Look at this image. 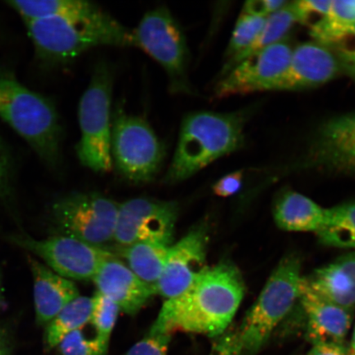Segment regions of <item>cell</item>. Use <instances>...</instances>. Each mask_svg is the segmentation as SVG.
I'll list each match as a JSON object with an SVG mask.
<instances>
[{"label":"cell","mask_w":355,"mask_h":355,"mask_svg":"<svg viewBox=\"0 0 355 355\" xmlns=\"http://www.w3.org/2000/svg\"><path fill=\"white\" fill-rule=\"evenodd\" d=\"M244 292L242 275L234 264L207 266L187 290L166 300L148 334L183 331L219 337L233 321Z\"/></svg>","instance_id":"obj_1"},{"label":"cell","mask_w":355,"mask_h":355,"mask_svg":"<svg viewBox=\"0 0 355 355\" xmlns=\"http://www.w3.org/2000/svg\"><path fill=\"white\" fill-rule=\"evenodd\" d=\"M26 24L39 59L48 64L68 63L95 47L135 46L132 32L99 6Z\"/></svg>","instance_id":"obj_2"},{"label":"cell","mask_w":355,"mask_h":355,"mask_svg":"<svg viewBox=\"0 0 355 355\" xmlns=\"http://www.w3.org/2000/svg\"><path fill=\"white\" fill-rule=\"evenodd\" d=\"M250 111L215 113L198 111L185 115L167 183L184 181L243 145L244 125Z\"/></svg>","instance_id":"obj_3"},{"label":"cell","mask_w":355,"mask_h":355,"mask_svg":"<svg viewBox=\"0 0 355 355\" xmlns=\"http://www.w3.org/2000/svg\"><path fill=\"white\" fill-rule=\"evenodd\" d=\"M0 117L50 165L60 158L62 128L55 105L0 71Z\"/></svg>","instance_id":"obj_4"},{"label":"cell","mask_w":355,"mask_h":355,"mask_svg":"<svg viewBox=\"0 0 355 355\" xmlns=\"http://www.w3.org/2000/svg\"><path fill=\"white\" fill-rule=\"evenodd\" d=\"M298 257L281 261L238 330L243 353L254 355L263 347L299 300L302 279Z\"/></svg>","instance_id":"obj_5"},{"label":"cell","mask_w":355,"mask_h":355,"mask_svg":"<svg viewBox=\"0 0 355 355\" xmlns=\"http://www.w3.org/2000/svg\"><path fill=\"white\" fill-rule=\"evenodd\" d=\"M113 73L105 63L96 66L90 84L79 103L81 139L77 145L79 161L90 170L106 173L112 170L111 155V97Z\"/></svg>","instance_id":"obj_6"},{"label":"cell","mask_w":355,"mask_h":355,"mask_svg":"<svg viewBox=\"0 0 355 355\" xmlns=\"http://www.w3.org/2000/svg\"><path fill=\"white\" fill-rule=\"evenodd\" d=\"M132 35L135 46L141 49L166 71L172 94H193L187 41L179 22L166 7L146 12Z\"/></svg>","instance_id":"obj_7"},{"label":"cell","mask_w":355,"mask_h":355,"mask_svg":"<svg viewBox=\"0 0 355 355\" xmlns=\"http://www.w3.org/2000/svg\"><path fill=\"white\" fill-rule=\"evenodd\" d=\"M111 155L125 179L146 183L161 170L166 148L146 119L118 110L112 123Z\"/></svg>","instance_id":"obj_8"},{"label":"cell","mask_w":355,"mask_h":355,"mask_svg":"<svg viewBox=\"0 0 355 355\" xmlns=\"http://www.w3.org/2000/svg\"><path fill=\"white\" fill-rule=\"evenodd\" d=\"M119 204L98 193H78L52 207L53 221L64 235L105 248L114 241Z\"/></svg>","instance_id":"obj_9"},{"label":"cell","mask_w":355,"mask_h":355,"mask_svg":"<svg viewBox=\"0 0 355 355\" xmlns=\"http://www.w3.org/2000/svg\"><path fill=\"white\" fill-rule=\"evenodd\" d=\"M12 242L41 257L48 268L70 281H92L104 261L114 255L105 248L64 234L42 241L15 235Z\"/></svg>","instance_id":"obj_10"},{"label":"cell","mask_w":355,"mask_h":355,"mask_svg":"<svg viewBox=\"0 0 355 355\" xmlns=\"http://www.w3.org/2000/svg\"><path fill=\"white\" fill-rule=\"evenodd\" d=\"M178 218L175 202L133 198L119 204L114 241L119 247L144 241L173 244Z\"/></svg>","instance_id":"obj_11"},{"label":"cell","mask_w":355,"mask_h":355,"mask_svg":"<svg viewBox=\"0 0 355 355\" xmlns=\"http://www.w3.org/2000/svg\"><path fill=\"white\" fill-rule=\"evenodd\" d=\"M292 52L291 44L283 40L239 62L216 84V98L276 91L290 64Z\"/></svg>","instance_id":"obj_12"},{"label":"cell","mask_w":355,"mask_h":355,"mask_svg":"<svg viewBox=\"0 0 355 355\" xmlns=\"http://www.w3.org/2000/svg\"><path fill=\"white\" fill-rule=\"evenodd\" d=\"M298 166L355 175V112L323 122Z\"/></svg>","instance_id":"obj_13"},{"label":"cell","mask_w":355,"mask_h":355,"mask_svg":"<svg viewBox=\"0 0 355 355\" xmlns=\"http://www.w3.org/2000/svg\"><path fill=\"white\" fill-rule=\"evenodd\" d=\"M208 241L207 230L198 226L179 242L172 244L165 266L157 284V294L166 300L179 296L192 285L206 265Z\"/></svg>","instance_id":"obj_14"},{"label":"cell","mask_w":355,"mask_h":355,"mask_svg":"<svg viewBox=\"0 0 355 355\" xmlns=\"http://www.w3.org/2000/svg\"><path fill=\"white\" fill-rule=\"evenodd\" d=\"M298 301L307 318L306 337L311 343L344 344L352 325L355 308L344 307L323 298L302 279Z\"/></svg>","instance_id":"obj_15"},{"label":"cell","mask_w":355,"mask_h":355,"mask_svg":"<svg viewBox=\"0 0 355 355\" xmlns=\"http://www.w3.org/2000/svg\"><path fill=\"white\" fill-rule=\"evenodd\" d=\"M341 73L338 60L329 47L317 42L293 49L290 64L276 91H300L323 85Z\"/></svg>","instance_id":"obj_16"},{"label":"cell","mask_w":355,"mask_h":355,"mask_svg":"<svg viewBox=\"0 0 355 355\" xmlns=\"http://www.w3.org/2000/svg\"><path fill=\"white\" fill-rule=\"evenodd\" d=\"M92 281L97 291L130 316H135L153 296L157 295L155 287L141 281L115 254L104 261Z\"/></svg>","instance_id":"obj_17"},{"label":"cell","mask_w":355,"mask_h":355,"mask_svg":"<svg viewBox=\"0 0 355 355\" xmlns=\"http://www.w3.org/2000/svg\"><path fill=\"white\" fill-rule=\"evenodd\" d=\"M29 265L34 282L35 320L38 325L46 326L66 305L78 298V288L72 281L33 257Z\"/></svg>","instance_id":"obj_18"},{"label":"cell","mask_w":355,"mask_h":355,"mask_svg":"<svg viewBox=\"0 0 355 355\" xmlns=\"http://www.w3.org/2000/svg\"><path fill=\"white\" fill-rule=\"evenodd\" d=\"M302 281L323 298L355 308V251L315 270Z\"/></svg>","instance_id":"obj_19"},{"label":"cell","mask_w":355,"mask_h":355,"mask_svg":"<svg viewBox=\"0 0 355 355\" xmlns=\"http://www.w3.org/2000/svg\"><path fill=\"white\" fill-rule=\"evenodd\" d=\"M326 211L312 199L288 190L277 198L273 216L278 227L286 232L316 234L325 221Z\"/></svg>","instance_id":"obj_20"},{"label":"cell","mask_w":355,"mask_h":355,"mask_svg":"<svg viewBox=\"0 0 355 355\" xmlns=\"http://www.w3.org/2000/svg\"><path fill=\"white\" fill-rule=\"evenodd\" d=\"M172 244L157 241H144L119 247V255L137 277L155 287L165 266ZM157 290V288H155Z\"/></svg>","instance_id":"obj_21"},{"label":"cell","mask_w":355,"mask_h":355,"mask_svg":"<svg viewBox=\"0 0 355 355\" xmlns=\"http://www.w3.org/2000/svg\"><path fill=\"white\" fill-rule=\"evenodd\" d=\"M316 235L324 245L355 251V202L327 208L325 221Z\"/></svg>","instance_id":"obj_22"},{"label":"cell","mask_w":355,"mask_h":355,"mask_svg":"<svg viewBox=\"0 0 355 355\" xmlns=\"http://www.w3.org/2000/svg\"><path fill=\"white\" fill-rule=\"evenodd\" d=\"M93 299L78 296L60 311L59 314L46 326L44 344L46 349L57 347L62 339L69 333L81 329L90 322Z\"/></svg>","instance_id":"obj_23"},{"label":"cell","mask_w":355,"mask_h":355,"mask_svg":"<svg viewBox=\"0 0 355 355\" xmlns=\"http://www.w3.org/2000/svg\"><path fill=\"white\" fill-rule=\"evenodd\" d=\"M295 22H297L296 16L294 10H293L291 2L288 3L286 7L282 8V10L266 17L263 28H261L255 41L241 55L235 57L232 60L226 62L221 70L220 77L224 76L234 66L246 59V58L254 55L274 44L283 41Z\"/></svg>","instance_id":"obj_24"},{"label":"cell","mask_w":355,"mask_h":355,"mask_svg":"<svg viewBox=\"0 0 355 355\" xmlns=\"http://www.w3.org/2000/svg\"><path fill=\"white\" fill-rule=\"evenodd\" d=\"M355 26V0L331 1L329 11L310 28L314 42L331 46Z\"/></svg>","instance_id":"obj_25"},{"label":"cell","mask_w":355,"mask_h":355,"mask_svg":"<svg viewBox=\"0 0 355 355\" xmlns=\"http://www.w3.org/2000/svg\"><path fill=\"white\" fill-rule=\"evenodd\" d=\"M26 22L49 17L78 15L93 10L96 4L82 0H19L8 3Z\"/></svg>","instance_id":"obj_26"},{"label":"cell","mask_w":355,"mask_h":355,"mask_svg":"<svg viewBox=\"0 0 355 355\" xmlns=\"http://www.w3.org/2000/svg\"><path fill=\"white\" fill-rule=\"evenodd\" d=\"M93 299L91 321L95 336L101 343L109 346L111 333L116 323L119 313V306L107 297L96 291Z\"/></svg>","instance_id":"obj_27"},{"label":"cell","mask_w":355,"mask_h":355,"mask_svg":"<svg viewBox=\"0 0 355 355\" xmlns=\"http://www.w3.org/2000/svg\"><path fill=\"white\" fill-rule=\"evenodd\" d=\"M266 17L248 15L239 16L225 51V63L250 47L263 28Z\"/></svg>","instance_id":"obj_28"},{"label":"cell","mask_w":355,"mask_h":355,"mask_svg":"<svg viewBox=\"0 0 355 355\" xmlns=\"http://www.w3.org/2000/svg\"><path fill=\"white\" fill-rule=\"evenodd\" d=\"M61 355H106L109 346L96 338L88 337L83 328L69 333L57 345Z\"/></svg>","instance_id":"obj_29"},{"label":"cell","mask_w":355,"mask_h":355,"mask_svg":"<svg viewBox=\"0 0 355 355\" xmlns=\"http://www.w3.org/2000/svg\"><path fill=\"white\" fill-rule=\"evenodd\" d=\"M327 47L331 49L338 60L341 73L355 82V26Z\"/></svg>","instance_id":"obj_30"},{"label":"cell","mask_w":355,"mask_h":355,"mask_svg":"<svg viewBox=\"0 0 355 355\" xmlns=\"http://www.w3.org/2000/svg\"><path fill=\"white\" fill-rule=\"evenodd\" d=\"M297 21L313 28L327 15L331 4V0H302L291 2Z\"/></svg>","instance_id":"obj_31"},{"label":"cell","mask_w":355,"mask_h":355,"mask_svg":"<svg viewBox=\"0 0 355 355\" xmlns=\"http://www.w3.org/2000/svg\"><path fill=\"white\" fill-rule=\"evenodd\" d=\"M171 336L148 334L133 345L125 355H168Z\"/></svg>","instance_id":"obj_32"},{"label":"cell","mask_w":355,"mask_h":355,"mask_svg":"<svg viewBox=\"0 0 355 355\" xmlns=\"http://www.w3.org/2000/svg\"><path fill=\"white\" fill-rule=\"evenodd\" d=\"M210 355H243L239 332H225L213 345Z\"/></svg>","instance_id":"obj_33"},{"label":"cell","mask_w":355,"mask_h":355,"mask_svg":"<svg viewBox=\"0 0 355 355\" xmlns=\"http://www.w3.org/2000/svg\"><path fill=\"white\" fill-rule=\"evenodd\" d=\"M290 3L286 0H250L244 3L243 15L268 17Z\"/></svg>","instance_id":"obj_34"},{"label":"cell","mask_w":355,"mask_h":355,"mask_svg":"<svg viewBox=\"0 0 355 355\" xmlns=\"http://www.w3.org/2000/svg\"><path fill=\"white\" fill-rule=\"evenodd\" d=\"M243 171H235L222 177L213 185L212 190L216 196L228 198L233 196L241 189L243 179Z\"/></svg>","instance_id":"obj_35"},{"label":"cell","mask_w":355,"mask_h":355,"mask_svg":"<svg viewBox=\"0 0 355 355\" xmlns=\"http://www.w3.org/2000/svg\"><path fill=\"white\" fill-rule=\"evenodd\" d=\"M10 163L6 150L0 143V200H7L10 197Z\"/></svg>","instance_id":"obj_36"},{"label":"cell","mask_w":355,"mask_h":355,"mask_svg":"<svg viewBox=\"0 0 355 355\" xmlns=\"http://www.w3.org/2000/svg\"><path fill=\"white\" fill-rule=\"evenodd\" d=\"M308 355H349L344 345L316 344L313 345Z\"/></svg>","instance_id":"obj_37"},{"label":"cell","mask_w":355,"mask_h":355,"mask_svg":"<svg viewBox=\"0 0 355 355\" xmlns=\"http://www.w3.org/2000/svg\"><path fill=\"white\" fill-rule=\"evenodd\" d=\"M12 343L10 331L0 326V355H12Z\"/></svg>","instance_id":"obj_38"},{"label":"cell","mask_w":355,"mask_h":355,"mask_svg":"<svg viewBox=\"0 0 355 355\" xmlns=\"http://www.w3.org/2000/svg\"><path fill=\"white\" fill-rule=\"evenodd\" d=\"M348 354L349 355H355V327L352 335V343H350L348 349Z\"/></svg>","instance_id":"obj_39"},{"label":"cell","mask_w":355,"mask_h":355,"mask_svg":"<svg viewBox=\"0 0 355 355\" xmlns=\"http://www.w3.org/2000/svg\"><path fill=\"white\" fill-rule=\"evenodd\" d=\"M3 303V292L1 277H0V308H1Z\"/></svg>","instance_id":"obj_40"}]
</instances>
